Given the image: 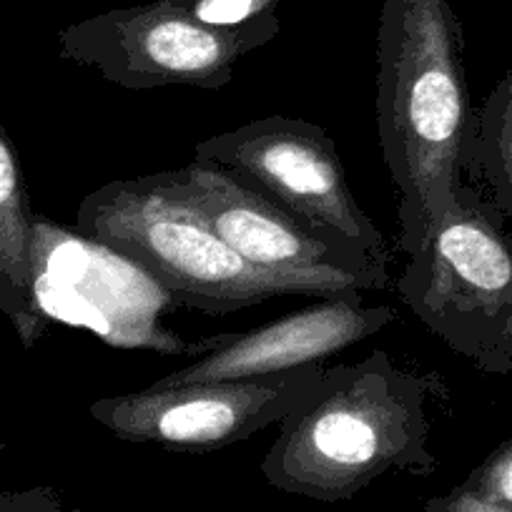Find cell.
<instances>
[{"mask_svg":"<svg viewBox=\"0 0 512 512\" xmlns=\"http://www.w3.org/2000/svg\"><path fill=\"white\" fill-rule=\"evenodd\" d=\"M477 111L465 33L450 0H382L377 23V136L397 191L407 256L452 209L470 176Z\"/></svg>","mask_w":512,"mask_h":512,"instance_id":"1","label":"cell"},{"mask_svg":"<svg viewBox=\"0 0 512 512\" xmlns=\"http://www.w3.org/2000/svg\"><path fill=\"white\" fill-rule=\"evenodd\" d=\"M450 397L437 372L405 369L384 352L332 364L284 417L264 455V480L287 495L344 502L390 472L435 475L430 405Z\"/></svg>","mask_w":512,"mask_h":512,"instance_id":"2","label":"cell"},{"mask_svg":"<svg viewBox=\"0 0 512 512\" xmlns=\"http://www.w3.org/2000/svg\"><path fill=\"white\" fill-rule=\"evenodd\" d=\"M83 241L101 246L154 279L176 304L206 314H229L272 297H334L352 289L249 264L221 241L161 174L116 179L91 191L76 211Z\"/></svg>","mask_w":512,"mask_h":512,"instance_id":"3","label":"cell"},{"mask_svg":"<svg viewBox=\"0 0 512 512\" xmlns=\"http://www.w3.org/2000/svg\"><path fill=\"white\" fill-rule=\"evenodd\" d=\"M395 287L412 314L477 372H512V234L472 181L412 251Z\"/></svg>","mask_w":512,"mask_h":512,"instance_id":"4","label":"cell"},{"mask_svg":"<svg viewBox=\"0 0 512 512\" xmlns=\"http://www.w3.org/2000/svg\"><path fill=\"white\" fill-rule=\"evenodd\" d=\"M282 31L279 16L244 28H209L196 21L186 0H151L113 8L58 33V56L93 68L128 91L191 86L219 91L234 81V66Z\"/></svg>","mask_w":512,"mask_h":512,"instance_id":"5","label":"cell"},{"mask_svg":"<svg viewBox=\"0 0 512 512\" xmlns=\"http://www.w3.org/2000/svg\"><path fill=\"white\" fill-rule=\"evenodd\" d=\"M194 159L224 166L309 231L390 269L384 234L357 204L337 144L317 123L292 116L254 118L196 144Z\"/></svg>","mask_w":512,"mask_h":512,"instance_id":"6","label":"cell"},{"mask_svg":"<svg viewBox=\"0 0 512 512\" xmlns=\"http://www.w3.org/2000/svg\"><path fill=\"white\" fill-rule=\"evenodd\" d=\"M327 364L282 374L221 382L154 387L101 397L88 407L93 420L126 442L174 452H214L282 425L312 392Z\"/></svg>","mask_w":512,"mask_h":512,"instance_id":"7","label":"cell"},{"mask_svg":"<svg viewBox=\"0 0 512 512\" xmlns=\"http://www.w3.org/2000/svg\"><path fill=\"white\" fill-rule=\"evenodd\" d=\"M171 191L246 262L279 274L337 282L352 292L390 287V269L324 239L224 166L194 159L166 171Z\"/></svg>","mask_w":512,"mask_h":512,"instance_id":"8","label":"cell"},{"mask_svg":"<svg viewBox=\"0 0 512 512\" xmlns=\"http://www.w3.org/2000/svg\"><path fill=\"white\" fill-rule=\"evenodd\" d=\"M395 319V307H367L362 292L322 297L317 304L249 332L214 334L189 344L186 354L199 359L159 377L154 387L267 377L322 364L352 344L374 337Z\"/></svg>","mask_w":512,"mask_h":512,"instance_id":"9","label":"cell"},{"mask_svg":"<svg viewBox=\"0 0 512 512\" xmlns=\"http://www.w3.org/2000/svg\"><path fill=\"white\" fill-rule=\"evenodd\" d=\"M36 219L21 161L0 123V314L23 347H33L48 324L36 299Z\"/></svg>","mask_w":512,"mask_h":512,"instance_id":"10","label":"cell"},{"mask_svg":"<svg viewBox=\"0 0 512 512\" xmlns=\"http://www.w3.org/2000/svg\"><path fill=\"white\" fill-rule=\"evenodd\" d=\"M467 181L512 221V68L477 108Z\"/></svg>","mask_w":512,"mask_h":512,"instance_id":"11","label":"cell"},{"mask_svg":"<svg viewBox=\"0 0 512 512\" xmlns=\"http://www.w3.org/2000/svg\"><path fill=\"white\" fill-rule=\"evenodd\" d=\"M282 0H186L191 16L209 28H244L274 16Z\"/></svg>","mask_w":512,"mask_h":512,"instance_id":"12","label":"cell"},{"mask_svg":"<svg viewBox=\"0 0 512 512\" xmlns=\"http://www.w3.org/2000/svg\"><path fill=\"white\" fill-rule=\"evenodd\" d=\"M460 487L475 492L482 500L512 507V437L490 452Z\"/></svg>","mask_w":512,"mask_h":512,"instance_id":"13","label":"cell"},{"mask_svg":"<svg viewBox=\"0 0 512 512\" xmlns=\"http://www.w3.org/2000/svg\"><path fill=\"white\" fill-rule=\"evenodd\" d=\"M0 512H83L68 505L56 487H28V490L0 492Z\"/></svg>","mask_w":512,"mask_h":512,"instance_id":"14","label":"cell"},{"mask_svg":"<svg viewBox=\"0 0 512 512\" xmlns=\"http://www.w3.org/2000/svg\"><path fill=\"white\" fill-rule=\"evenodd\" d=\"M425 512H512V507L482 500L475 492L457 485L450 492H445V495L430 497L425 502Z\"/></svg>","mask_w":512,"mask_h":512,"instance_id":"15","label":"cell"}]
</instances>
